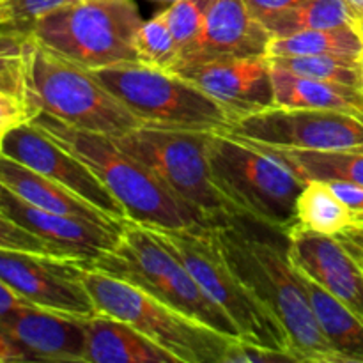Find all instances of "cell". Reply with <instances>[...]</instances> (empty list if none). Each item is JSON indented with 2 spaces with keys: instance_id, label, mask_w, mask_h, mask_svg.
Masks as SVG:
<instances>
[{
  "instance_id": "f1b7e54d",
  "label": "cell",
  "mask_w": 363,
  "mask_h": 363,
  "mask_svg": "<svg viewBox=\"0 0 363 363\" xmlns=\"http://www.w3.org/2000/svg\"><path fill=\"white\" fill-rule=\"evenodd\" d=\"M27 43L28 35L0 30V92L27 99Z\"/></svg>"
},
{
  "instance_id": "cb8c5ba5",
  "label": "cell",
  "mask_w": 363,
  "mask_h": 363,
  "mask_svg": "<svg viewBox=\"0 0 363 363\" xmlns=\"http://www.w3.org/2000/svg\"><path fill=\"white\" fill-rule=\"evenodd\" d=\"M360 225H363V218L337 197L326 181H305L296 201V220L293 227L326 236H339Z\"/></svg>"
},
{
  "instance_id": "d6a6232c",
  "label": "cell",
  "mask_w": 363,
  "mask_h": 363,
  "mask_svg": "<svg viewBox=\"0 0 363 363\" xmlns=\"http://www.w3.org/2000/svg\"><path fill=\"white\" fill-rule=\"evenodd\" d=\"M296 362L293 354L286 351H275L269 347L255 346L248 342H236L223 358V363H282Z\"/></svg>"
},
{
  "instance_id": "7a4b0ae2",
  "label": "cell",
  "mask_w": 363,
  "mask_h": 363,
  "mask_svg": "<svg viewBox=\"0 0 363 363\" xmlns=\"http://www.w3.org/2000/svg\"><path fill=\"white\" fill-rule=\"evenodd\" d=\"M28 123L82 160L121 202L130 222L163 230L204 227L112 137L74 128L46 112H38Z\"/></svg>"
},
{
  "instance_id": "60d3db41",
  "label": "cell",
  "mask_w": 363,
  "mask_h": 363,
  "mask_svg": "<svg viewBox=\"0 0 363 363\" xmlns=\"http://www.w3.org/2000/svg\"><path fill=\"white\" fill-rule=\"evenodd\" d=\"M346 2L350 4V6L353 7L358 14H360V18L363 16V0H346Z\"/></svg>"
},
{
  "instance_id": "2e32d148",
  "label": "cell",
  "mask_w": 363,
  "mask_h": 363,
  "mask_svg": "<svg viewBox=\"0 0 363 363\" xmlns=\"http://www.w3.org/2000/svg\"><path fill=\"white\" fill-rule=\"evenodd\" d=\"M272 34L250 13L245 0H213L201 34L181 50L172 71L245 57H268Z\"/></svg>"
},
{
  "instance_id": "bcb514c9",
  "label": "cell",
  "mask_w": 363,
  "mask_h": 363,
  "mask_svg": "<svg viewBox=\"0 0 363 363\" xmlns=\"http://www.w3.org/2000/svg\"><path fill=\"white\" fill-rule=\"evenodd\" d=\"M0 195H2V184H0Z\"/></svg>"
},
{
  "instance_id": "52a82bcc",
  "label": "cell",
  "mask_w": 363,
  "mask_h": 363,
  "mask_svg": "<svg viewBox=\"0 0 363 363\" xmlns=\"http://www.w3.org/2000/svg\"><path fill=\"white\" fill-rule=\"evenodd\" d=\"M82 279L96 312L121 319L172 354L177 363H223L240 342L181 314L145 291L82 264Z\"/></svg>"
},
{
  "instance_id": "d4e9b609",
  "label": "cell",
  "mask_w": 363,
  "mask_h": 363,
  "mask_svg": "<svg viewBox=\"0 0 363 363\" xmlns=\"http://www.w3.org/2000/svg\"><path fill=\"white\" fill-rule=\"evenodd\" d=\"M362 53L363 39L357 25L279 35L272 38L268 50V57L340 55L360 59Z\"/></svg>"
},
{
  "instance_id": "4fadbf2b",
  "label": "cell",
  "mask_w": 363,
  "mask_h": 363,
  "mask_svg": "<svg viewBox=\"0 0 363 363\" xmlns=\"http://www.w3.org/2000/svg\"><path fill=\"white\" fill-rule=\"evenodd\" d=\"M0 155L9 156L41 176L57 181L116 222H128L121 202L110 194L98 176L82 160L50 140L34 124L23 123L4 133Z\"/></svg>"
},
{
  "instance_id": "30bf717a",
  "label": "cell",
  "mask_w": 363,
  "mask_h": 363,
  "mask_svg": "<svg viewBox=\"0 0 363 363\" xmlns=\"http://www.w3.org/2000/svg\"><path fill=\"white\" fill-rule=\"evenodd\" d=\"M151 233L186 266L216 307L225 312L240 332L241 342L293 354L286 330L230 269L216 245L211 227L186 230L151 229Z\"/></svg>"
},
{
  "instance_id": "ffe728a7",
  "label": "cell",
  "mask_w": 363,
  "mask_h": 363,
  "mask_svg": "<svg viewBox=\"0 0 363 363\" xmlns=\"http://www.w3.org/2000/svg\"><path fill=\"white\" fill-rule=\"evenodd\" d=\"M85 363H177L133 326L101 312L85 319Z\"/></svg>"
},
{
  "instance_id": "9c48e42d",
  "label": "cell",
  "mask_w": 363,
  "mask_h": 363,
  "mask_svg": "<svg viewBox=\"0 0 363 363\" xmlns=\"http://www.w3.org/2000/svg\"><path fill=\"white\" fill-rule=\"evenodd\" d=\"M89 71L137 117L140 126L225 131L230 124L215 99L170 69L133 62Z\"/></svg>"
},
{
  "instance_id": "9a60e30c",
  "label": "cell",
  "mask_w": 363,
  "mask_h": 363,
  "mask_svg": "<svg viewBox=\"0 0 363 363\" xmlns=\"http://www.w3.org/2000/svg\"><path fill=\"white\" fill-rule=\"evenodd\" d=\"M287 255L298 272L328 291L363 321V264L337 236L291 227Z\"/></svg>"
},
{
  "instance_id": "ba28073f",
  "label": "cell",
  "mask_w": 363,
  "mask_h": 363,
  "mask_svg": "<svg viewBox=\"0 0 363 363\" xmlns=\"http://www.w3.org/2000/svg\"><path fill=\"white\" fill-rule=\"evenodd\" d=\"M142 21L133 0H82L38 18L28 35L85 69H101L138 62L135 35Z\"/></svg>"
},
{
  "instance_id": "ac0fdd59",
  "label": "cell",
  "mask_w": 363,
  "mask_h": 363,
  "mask_svg": "<svg viewBox=\"0 0 363 363\" xmlns=\"http://www.w3.org/2000/svg\"><path fill=\"white\" fill-rule=\"evenodd\" d=\"M0 332L21 347L28 360L85 363V319L23 307L0 321Z\"/></svg>"
},
{
  "instance_id": "b9f144b4",
  "label": "cell",
  "mask_w": 363,
  "mask_h": 363,
  "mask_svg": "<svg viewBox=\"0 0 363 363\" xmlns=\"http://www.w3.org/2000/svg\"><path fill=\"white\" fill-rule=\"evenodd\" d=\"M358 73H360V91L363 94V53L360 55V59H358Z\"/></svg>"
},
{
  "instance_id": "5b68a950",
  "label": "cell",
  "mask_w": 363,
  "mask_h": 363,
  "mask_svg": "<svg viewBox=\"0 0 363 363\" xmlns=\"http://www.w3.org/2000/svg\"><path fill=\"white\" fill-rule=\"evenodd\" d=\"M211 133L137 126L113 140L142 163L202 225L211 227L240 216L213 183L208 160Z\"/></svg>"
},
{
  "instance_id": "8fae6325",
  "label": "cell",
  "mask_w": 363,
  "mask_h": 363,
  "mask_svg": "<svg viewBox=\"0 0 363 363\" xmlns=\"http://www.w3.org/2000/svg\"><path fill=\"white\" fill-rule=\"evenodd\" d=\"M227 133L269 147L344 151L363 147V117L321 108L272 106L234 121Z\"/></svg>"
},
{
  "instance_id": "5bb4252c",
  "label": "cell",
  "mask_w": 363,
  "mask_h": 363,
  "mask_svg": "<svg viewBox=\"0 0 363 363\" xmlns=\"http://www.w3.org/2000/svg\"><path fill=\"white\" fill-rule=\"evenodd\" d=\"M174 73L190 80L215 99L225 110L230 123L275 106L272 62L268 57L213 60Z\"/></svg>"
},
{
  "instance_id": "6da1fadb",
  "label": "cell",
  "mask_w": 363,
  "mask_h": 363,
  "mask_svg": "<svg viewBox=\"0 0 363 363\" xmlns=\"http://www.w3.org/2000/svg\"><path fill=\"white\" fill-rule=\"evenodd\" d=\"M245 216L211 225L216 245L238 279L275 315L298 362L339 363L318 325L296 268L273 238L252 229Z\"/></svg>"
},
{
  "instance_id": "e0dca14e",
  "label": "cell",
  "mask_w": 363,
  "mask_h": 363,
  "mask_svg": "<svg viewBox=\"0 0 363 363\" xmlns=\"http://www.w3.org/2000/svg\"><path fill=\"white\" fill-rule=\"evenodd\" d=\"M0 213L52 245L62 257L91 262L112 250L121 238L123 227L105 225L78 216L59 215L27 204L2 186Z\"/></svg>"
},
{
  "instance_id": "83f0119b",
  "label": "cell",
  "mask_w": 363,
  "mask_h": 363,
  "mask_svg": "<svg viewBox=\"0 0 363 363\" xmlns=\"http://www.w3.org/2000/svg\"><path fill=\"white\" fill-rule=\"evenodd\" d=\"M135 50L140 64L172 71L179 55V46L167 21L165 11L151 20L142 21L135 35Z\"/></svg>"
},
{
  "instance_id": "603a6c76",
  "label": "cell",
  "mask_w": 363,
  "mask_h": 363,
  "mask_svg": "<svg viewBox=\"0 0 363 363\" xmlns=\"http://www.w3.org/2000/svg\"><path fill=\"white\" fill-rule=\"evenodd\" d=\"M250 144L257 145L303 181H350L363 186V147L344 151H300L269 147L255 142Z\"/></svg>"
},
{
  "instance_id": "ab89813d",
  "label": "cell",
  "mask_w": 363,
  "mask_h": 363,
  "mask_svg": "<svg viewBox=\"0 0 363 363\" xmlns=\"http://www.w3.org/2000/svg\"><path fill=\"white\" fill-rule=\"evenodd\" d=\"M7 21H9V14H7V9H6V4H4V0H0V30L6 27Z\"/></svg>"
},
{
  "instance_id": "484cf974",
  "label": "cell",
  "mask_w": 363,
  "mask_h": 363,
  "mask_svg": "<svg viewBox=\"0 0 363 363\" xmlns=\"http://www.w3.org/2000/svg\"><path fill=\"white\" fill-rule=\"evenodd\" d=\"M358 20L360 14L346 0H307L294 9L266 18L261 23L268 28L272 38H279L294 32L357 25Z\"/></svg>"
},
{
  "instance_id": "d6986e66",
  "label": "cell",
  "mask_w": 363,
  "mask_h": 363,
  "mask_svg": "<svg viewBox=\"0 0 363 363\" xmlns=\"http://www.w3.org/2000/svg\"><path fill=\"white\" fill-rule=\"evenodd\" d=\"M0 184L27 204L45 209V211L78 216V218H87L113 227H123L126 223L116 222L98 208H94L91 202L82 199L80 195L73 194L57 181L41 176L6 155H0Z\"/></svg>"
},
{
  "instance_id": "4316f807",
  "label": "cell",
  "mask_w": 363,
  "mask_h": 363,
  "mask_svg": "<svg viewBox=\"0 0 363 363\" xmlns=\"http://www.w3.org/2000/svg\"><path fill=\"white\" fill-rule=\"evenodd\" d=\"M269 62L277 67L291 71L294 74L315 78L323 82L350 85L360 89V73L358 59L340 55H287L268 57Z\"/></svg>"
},
{
  "instance_id": "4dcf8cb0",
  "label": "cell",
  "mask_w": 363,
  "mask_h": 363,
  "mask_svg": "<svg viewBox=\"0 0 363 363\" xmlns=\"http://www.w3.org/2000/svg\"><path fill=\"white\" fill-rule=\"evenodd\" d=\"M67 0H4L9 21L2 30L28 35V30L38 18L64 6Z\"/></svg>"
},
{
  "instance_id": "f546056e",
  "label": "cell",
  "mask_w": 363,
  "mask_h": 363,
  "mask_svg": "<svg viewBox=\"0 0 363 363\" xmlns=\"http://www.w3.org/2000/svg\"><path fill=\"white\" fill-rule=\"evenodd\" d=\"M211 2L213 0H177L165 9L167 21L172 28L179 52L190 46L201 34Z\"/></svg>"
},
{
  "instance_id": "836d02e7",
  "label": "cell",
  "mask_w": 363,
  "mask_h": 363,
  "mask_svg": "<svg viewBox=\"0 0 363 363\" xmlns=\"http://www.w3.org/2000/svg\"><path fill=\"white\" fill-rule=\"evenodd\" d=\"M34 117V110L21 96L0 92V137L14 126L28 123Z\"/></svg>"
},
{
  "instance_id": "277c9868",
  "label": "cell",
  "mask_w": 363,
  "mask_h": 363,
  "mask_svg": "<svg viewBox=\"0 0 363 363\" xmlns=\"http://www.w3.org/2000/svg\"><path fill=\"white\" fill-rule=\"evenodd\" d=\"M85 266L131 284L181 314L234 340L240 332L225 312L202 291L186 266L167 250L151 229L128 220L112 250Z\"/></svg>"
},
{
  "instance_id": "8d00e7d4",
  "label": "cell",
  "mask_w": 363,
  "mask_h": 363,
  "mask_svg": "<svg viewBox=\"0 0 363 363\" xmlns=\"http://www.w3.org/2000/svg\"><path fill=\"white\" fill-rule=\"evenodd\" d=\"M23 307H32V305H28L23 298L18 296L14 291H11L9 287L0 280V321Z\"/></svg>"
},
{
  "instance_id": "7c38bea8",
  "label": "cell",
  "mask_w": 363,
  "mask_h": 363,
  "mask_svg": "<svg viewBox=\"0 0 363 363\" xmlns=\"http://www.w3.org/2000/svg\"><path fill=\"white\" fill-rule=\"evenodd\" d=\"M82 264L59 255L0 250V280L32 307L87 319L96 307L82 279Z\"/></svg>"
},
{
  "instance_id": "44dd1931",
  "label": "cell",
  "mask_w": 363,
  "mask_h": 363,
  "mask_svg": "<svg viewBox=\"0 0 363 363\" xmlns=\"http://www.w3.org/2000/svg\"><path fill=\"white\" fill-rule=\"evenodd\" d=\"M277 106L321 108L363 117V94L358 87L300 77L272 64Z\"/></svg>"
},
{
  "instance_id": "1f68e13d",
  "label": "cell",
  "mask_w": 363,
  "mask_h": 363,
  "mask_svg": "<svg viewBox=\"0 0 363 363\" xmlns=\"http://www.w3.org/2000/svg\"><path fill=\"white\" fill-rule=\"evenodd\" d=\"M0 250H20V252H34V254H46V255H62L41 240L39 236L32 234L30 230L23 229L18 225L14 220L0 213Z\"/></svg>"
},
{
  "instance_id": "ee69618b",
  "label": "cell",
  "mask_w": 363,
  "mask_h": 363,
  "mask_svg": "<svg viewBox=\"0 0 363 363\" xmlns=\"http://www.w3.org/2000/svg\"><path fill=\"white\" fill-rule=\"evenodd\" d=\"M155 2H165V4H174V2H177V0H155Z\"/></svg>"
},
{
  "instance_id": "7dc6e473",
  "label": "cell",
  "mask_w": 363,
  "mask_h": 363,
  "mask_svg": "<svg viewBox=\"0 0 363 363\" xmlns=\"http://www.w3.org/2000/svg\"><path fill=\"white\" fill-rule=\"evenodd\" d=\"M0 140H2V137H0Z\"/></svg>"
},
{
  "instance_id": "d590c367",
  "label": "cell",
  "mask_w": 363,
  "mask_h": 363,
  "mask_svg": "<svg viewBox=\"0 0 363 363\" xmlns=\"http://www.w3.org/2000/svg\"><path fill=\"white\" fill-rule=\"evenodd\" d=\"M335 191L337 197L350 206L360 218H363V186L357 183H350V181H326Z\"/></svg>"
},
{
  "instance_id": "7402d4cb",
  "label": "cell",
  "mask_w": 363,
  "mask_h": 363,
  "mask_svg": "<svg viewBox=\"0 0 363 363\" xmlns=\"http://www.w3.org/2000/svg\"><path fill=\"white\" fill-rule=\"evenodd\" d=\"M323 335L335 351L339 363H363V321L328 291L298 272Z\"/></svg>"
},
{
  "instance_id": "e575fe53",
  "label": "cell",
  "mask_w": 363,
  "mask_h": 363,
  "mask_svg": "<svg viewBox=\"0 0 363 363\" xmlns=\"http://www.w3.org/2000/svg\"><path fill=\"white\" fill-rule=\"evenodd\" d=\"M250 9V13L257 18L259 21L266 20L269 16L284 13V11L294 9V7L301 6L307 0H245Z\"/></svg>"
},
{
  "instance_id": "f35d334b",
  "label": "cell",
  "mask_w": 363,
  "mask_h": 363,
  "mask_svg": "<svg viewBox=\"0 0 363 363\" xmlns=\"http://www.w3.org/2000/svg\"><path fill=\"white\" fill-rule=\"evenodd\" d=\"M337 238H339V240H342L347 247L357 248V250L363 252V225L346 230V233L339 234Z\"/></svg>"
},
{
  "instance_id": "7bdbcfd3",
  "label": "cell",
  "mask_w": 363,
  "mask_h": 363,
  "mask_svg": "<svg viewBox=\"0 0 363 363\" xmlns=\"http://www.w3.org/2000/svg\"><path fill=\"white\" fill-rule=\"evenodd\" d=\"M340 241H342V240H340ZM346 247H347V245H346ZM347 248H350V250H351V252H353V254H354V255H357V257H358V259H360V262H362V264H363V252H360V250H357V248H351V247H347Z\"/></svg>"
},
{
  "instance_id": "74e56055",
  "label": "cell",
  "mask_w": 363,
  "mask_h": 363,
  "mask_svg": "<svg viewBox=\"0 0 363 363\" xmlns=\"http://www.w3.org/2000/svg\"><path fill=\"white\" fill-rule=\"evenodd\" d=\"M13 362H28V358L18 344H14L9 337L0 332V363Z\"/></svg>"
},
{
  "instance_id": "8992f818",
  "label": "cell",
  "mask_w": 363,
  "mask_h": 363,
  "mask_svg": "<svg viewBox=\"0 0 363 363\" xmlns=\"http://www.w3.org/2000/svg\"><path fill=\"white\" fill-rule=\"evenodd\" d=\"M27 101L80 130L106 137H123L137 126V117L110 94L94 74L35 41L27 43Z\"/></svg>"
},
{
  "instance_id": "3957f363",
  "label": "cell",
  "mask_w": 363,
  "mask_h": 363,
  "mask_svg": "<svg viewBox=\"0 0 363 363\" xmlns=\"http://www.w3.org/2000/svg\"><path fill=\"white\" fill-rule=\"evenodd\" d=\"M208 160L216 190L238 215L286 236L296 220L303 179L257 145L227 131H213Z\"/></svg>"
},
{
  "instance_id": "f6af8a7d",
  "label": "cell",
  "mask_w": 363,
  "mask_h": 363,
  "mask_svg": "<svg viewBox=\"0 0 363 363\" xmlns=\"http://www.w3.org/2000/svg\"><path fill=\"white\" fill-rule=\"evenodd\" d=\"M67 2H82V0H67ZM66 2V4H67Z\"/></svg>"
}]
</instances>
